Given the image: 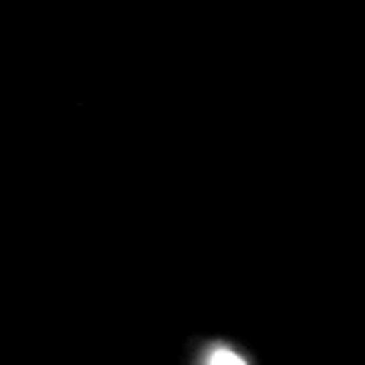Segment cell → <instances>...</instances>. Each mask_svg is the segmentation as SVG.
I'll list each match as a JSON object with an SVG mask.
<instances>
[{
  "mask_svg": "<svg viewBox=\"0 0 365 365\" xmlns=\"http://www.w3.org/2000/svg\"><path fill=\"white\" fill-rule=\"evenodd\" d=\"M205 365H247L244 356L234 353L231 346H215L212 353L205 356Z\"/></svg>",
  "mask_w": 365,
  "mask_h": 365,
  "instance_id": "obj_1",
  "label": "cell"
}]
</instances>
